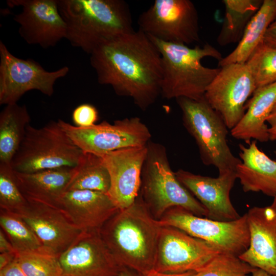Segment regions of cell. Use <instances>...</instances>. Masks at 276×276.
Instances as JSON below:
<instances>
[{
  "label": "cell",
  "instance_id": "obj_1",
  "mask_svg": "<svg viewBox=\"0 0 276 276\" xmlns=\"http://www.w3.org/2000/svg\"><path fill=\"white\" fill-rule=\"evenodd\" d=\"M90 55L98 82L110 85L120 96L130 98L141 110L148 108L160 95L161 55L142 31L104 43Z\"/></svg>",
  "mask_w": 276,
  "mask_h": 276
},
{
  "label": "cell",
  "instance_id": "obj_2",
  "mask_svg": "<svg viewBox=\"0 0 276 276\" xmlns=\"http://www.w3.org/2000/svg\"><path fill=\"white\" fill-rule=\"evenodd\" d=\"M162 227L139 194L131 205L118 210L100 234L121 267L145 276L154 270Z\"/></svg>",
  "mask_w": 276,
  "mask_h": 276
},
{
  "label": "cell",
  "instance_id": "obj_3",
  "mask_svg": "<svg viewBox=\"0 0 276 276\" xmlns=\"http://www.w3.org/2000/svg\"><path fill=\"white\" fill-rule=\"evenodd\" d=\"M71 44L90 53L98 46L132 32L130 9L123 0H57Z\"/></svg>",
  "mask_w": 276,
  "mask_h": 276
},
{
  "label": "cell",
  "instance_id": "obj_4",
  "mask_svg": "<svg viewBox=\"0 0 276 276\" xmlns=\"http://www.w3.org/2000/svg\"><path fill=\"white\" fill-rule=\"evenodd\" d=\"M162 58L163 78L160 95L167 99L185 97L200 100L220 68L204 66L201 60L210 57L220 61L221 54L209 43L191 48L188 45L165 42L148 36Z\"/></svg>",
  "mask_w": 276,
  "mask_h": 276
},
{
  "label": "cell",
  "instance_id": "obj_5",
  "mask_svg": "<svg viewBox=\"0 0 276 276\" xmlns=\"http://www.w3.org/2000/svg\"><path fill=\"white\" fill-rule=\"evenodd\" d=\"M139 194L157 220L174 207L182 208L195 215L207 218L205 208L177 178L171 168L167 150L159 143L150 141L147 144Z\"/></svg>",
  "mask_w": 276,
  "mask_h": 276
},
{
  "label": "cell",
  "instance_id": "obj_6",
  "mask_svg": "<svg viewBox=\"0 0 276 276\" xmlns=\"http://www.w3.org/2000/svg\"><path fill=\"white\" fill-rule=\"evenodd\" d=\"M182 112L183 124L197 145L203 164L213 166L219 173L235 171L241 162L232 152L227 143L228 128L221 116L204 97L193 100L176 99Z\"/></svg>",
  "mask_w": 276,
  "mask_h": 276
},
{
  "label": "cell",
  "instance_id": "obj_7",
  "mask_svg": "<svg viewBox=\"0 0 276 276\" xmlns=\"http://www.w3.org/2000/svg\"><path fill=\"white\" fill-rule=\"evenodd\" d=\"M83 151L57 121L36 128L29 124L11 166L14 171L31 173L63 167L74 168Z\"/></svg>",
  "mask_w": 276,
  "mask_h": 276
},
{
  "label": "cell",
  "instance_id": "obj_8",
  "mask_svg": "<svg viewBox=\"0 0 276 276\" xmlns=\"http://www.w3.org/2000/svg\"><path fill=\"white\" fill-rule=\"evenodd\" d=\"M162 226L178 228L202 240L220 253L239 256L250 243L247 214L229 221H221L195 215L187 210L174 207L158 220Z\"/></svg>",
  "mask_w": 276,
  "mask_h": 276
},
{
  "label": "cell",
  "instance_id": "obj_9",
  "mask_svg": "<svg viewBox=\"0 0 276 276\" xmlns=\"http://www.w3.org/2000/svg\"><path fill=\"white\" fill-rule=\"evenodd\" d=\"M58 122L83 152L100 156L121 149L146 146L151 137L149 128L137 117L117 120L113 124L103 121L86 128L61 119Z\"/></svg>",
  "mask_w": 276,
  "mask_h": 276
},
{
  "label": "cell",
  "instance_id": "obj_10",
  "mask_svg": "<svg viewBox=\"0 0 276 276\" xmlns=\"http://www.w3.org/2000/svg\"><path fill=\"white\" fill-rule=\"evenodd\" d=\"M137 23L140 30L163 41L188 45L200 40L198 12L189 0H155Z\"/></svg>",
  "mask_w": 276,
  "mask_h": 276
},
{
  "label": "cell",
  "instance_id": "obj_11",
  "mask_svg": "<svg viewBox=\"0 0 276 276\" xmlns=\"http://www.w3.org/2000/svg\"><path fill=\"white\" fill-rule=\"evenodd\" d=\"M68 72L66 66L55 71H47L32 59L15 56L0 41V104L17 103L26 93L31 90L51 97L56 81Z\"/></svg>",
  "mask_w": 276,
  "mask_h": 276
},
{
  "label": "cell",
  "instance_id": "obj_12",
  "mask_svg": "<svg viewBox=\"0 0 276 276\" xmlns=\"http://www.w3.org/2000/svg\"><path fill=\"white\" fill-rule=\"evenodd\" d=\"M256 89L246 63H232L220 67L208 86L204 98L231 130L243 118L248 99Z\"/></svg>",
  "mask_w": 276,
  "mask_h": 276
},
{
  "label": "cell",
  "instance_id": "obj_13",
  "mask_svg": "<svg viewBox=\"0 0 276 276\" xmlns=\"http://www.w3.org/2000/svg\"><path fill=\"white\" fill-rule=\"evenodd\" d=\"M219 253L202 240L176 227L162 226L154 270L170 273L197 271Z\"/></svg>",
  "mask_w": 276,
  "mask_h": 276
},
{
  "label": "cell",
  "instance_id": "obj_14",
  "mask_svg": "<svg viewBox=\"0 0 276 276\" xmlns=\"http://www.w3.org/2000/svg\"><path fill=\"white\" fill-rule=\"evenodd\" d=\"M7 4L11 8H21L13 19L19 24L18 32L27 43L47 49L66 38V25L57 0H8Z\"/></svg>",
  "mask_w": 276,
  "mask_h": 276
},
{
  "label": "cell",
  "instance_id": "obj_15",
  "mask_svg": "<svg viewBox=\"0 0 276 276\" xmlns=\"http://www.w3.org/2000/svg\"><path fill=\"white\" fill-rule=\"evenodd\" d=\"M62 276H118L116 261L100 231H82L59 256Z\"/></svg>",
  "mask_w": 276,
  "mask_h": 276
},
{
  "label": "cell",
  "instance_id": "obj_16",
  "mask_svg": "<svg viewBox=\"0 0 276 276\" xmlns=\"http://www.w3.org/2000/svg\"><path fill=\"white\" fill-rule=\"evenodd\" d=\"M147 145L121 149L102 156L110 178L108 195L118 209L131 205L138 197Z\"/></svg>",
  "mask_w": 276,
  "mask_h": 276
},
{
  "label": "cell",
  "instance_id": "obj_17",
  "mask_svg": "<svg viewBox=\"0 0 276 276\" xmlns=\"http://www.w3.org/2000/svg\"><path fill=\"white\" fill-rule=\"evenodd\" d=\"M179 182L201 203L210 219L229 221L239 218L230 199L237 179L235 171L219 173L217 177L196 174L179 169L175 172Z\"/></svg>",
  "mask_w": 276,
  "mask_h": 276
},
{
  "label": "cell",
  "instance_id": "obj_18",
  "mask_svg": "<svg viewBox=\"0 0 276 276\" xmlns=\"http://www.w3.org/2000/svg\"><path fill=\"white\" fill-rule=\"evenodd\" d=\"M246 214L250 243L239 257L276 276V196L270 205L254 206Z\"/></svg>",
  "mask_w": 276,
  "mask_h": 276
},
{
  "label": "cell",
  "instance_id": "obj_19",
  "mask_svg": "<svg viewBox=\"0 0 276 276\" xmlns=\"http://www.w3.org/2000/svg\"><path fill=\"white\" fill-rule=\"evenodd\" d=\"M18 215L31 227L43 246L60 255L82 232L59 208L33 201Z\"/></svg>",
  "mask_w": 276,
  "mask_h": 276
},
{
  "label": "cell",
  "instance_id": "obj_20",
  "mask_svg": "<svg viewBox=\"0 0 276 276\" xmlns=\"http://www.w3.org/2000/svg\"><path fill=\"white\" fill-rule=\"evenodd\" d=\"M59 207L81 231H100L119 210L107 194L84 190L65 192Z\"/></svg>",
  "mask_w": 276,
  "mask_h": 276
},
{
  "label": "cell",
  "instance_id": "obj_21",
  "mask_svg": "<svg viewBox=\"0 0 276 276\" xmlns=\"http://www.w3.org/2000/svg\"><path fill=\"white\" fill-rule=\"evenodd\" d=\"M247 146L239 144L241 162L235 173L244 192H262L274 197L276 196V160L271 159L252 140Z\"/></svg>",
  "mask_w": 276,
  "mask_h": 276
},
{
  "label": "cell",
  "instance_id": "obj_22",
  "mask_svg": "<svg viewBox=\"0 0 276 276\" xmlns=\"http://www.w3.org/2000/svg\"><path fill=\"white\" fill-rule=\"evenodd\" d=\"M276 103V82L257 88L245 104V112L231 130V135L247 144L251 140L269 141L267 118Z\"/></svg>",
  "mask_w": 276,
  "mask_h": 276
},
{
  "label": "cell",
  "instance_id": "obj_23",
  "mask_svg": "<svg viewBox=\"0 0 276 276\" xmlns=\"http://www.w3.org/2000/svg\"><path fill=\"white\" fill-rule=\"evenodd\" d=\"M73 170L63 167L31 173L13 171L17 184L28 200L60 208V199L67 190Z\"/></svg>",
  "mask_w": 276,
  "mask_h": 276
},
{
  "label": "cell",
  "instance_id": "obj_24",
  "mask_svg": "<svg viewBox=\"0 0 276 276\" xmlns=\"http://www.w3.org/2000/svg\"><path fill=\"white\" fill-rule=\"evenodd\" d=\"M276 18V0H263L247 25L236 48L219 61L220 67L232 63H245L258 45L263 41L269 25Z\"/></svg>",
  "mask_w": 276,
  "mask_h": 276
},
{
  "label": "cell",
  "instance_id": "obj_25",
  "mask_svg": "<svg viewBox=\"0 0 276 276\" xmlns=\"http://www.w3.org/2000/svg\"><path fill=\"white\" fill-rule=\"evenodd\" d=\"M30 116L25 105H6L0 113V164L11 165L23 140Z\"/></svg>",
  "mask_w": 276,
  "mask_h": 276
},
{
  "label": "cell",
  "instance_id": "obj_26",
  "mask_svg": "<svg viewBox=\"0 0 276 276\" xmlns=\"http://www.w3.org/2000/svg\"><path fill=\"white\" fill-rule=\"evenodd\" d=\"M263 0H223L224 17L217 38L218 43L224 46L239 42L244 32Z\"/></svg>",
  "mask_w": 276,
  "mask_h": 276
},
{
  "label": "cell",
  "instance_id": "obj_27",
  "mask_svg": "<svg viewBox=\"0 0 276 276\" xmlns=\"http://www.w3.org/2000/svg\"><path fill=\"white\" fill-rule=\"evenodd\" d=\"M110 186V175L102 157L83 152L78 164L74 168L66 191L84 190L107 194Z\"/></svg>",
  "mask_w": 276,
  "mask_h": 276
},
{
  "label": "cell",
  "instance_id": "obj_28",
  "mask_svg": "<svg viewBox=\"0 0 276 276\" xmlns=\"http://www.w3.org/2000/svg\"><path fill=\"white\" fill-rule=\"evenodd\" d=\"M59 256L43 246L16 252L15 259L26 276H62Z\"/></svg>",
  "mask_w": 276,
  "mask_h": 276
},
{
  "label": "cell",
  "instance_id": "obj_29",
  "mask_svg": "<svg viewBox=\"0 0 276 276\" xmlns=\"http://www.w3.org/2000/svg\"><path fill=\"white\" fill-rule=\"evenodd\" d=\"M0 225L16 252L43 246L33 229L17 214L1 210Z\"/></svg>",
  "mask_w": 276,
  "mask_h": 276
},
{
  "label": "cell",
  "instance_id": "obj_30",
  "mask_svg": "<svg viewBox=\"0 0 276 276\" xmlns=\"http://www.w3.org/2000/svg\"><path fill=\"white\" fill-rule=\"evenodd\" d=\"M257 88L276 82V48L263 41L246 62Z\"/></svg>",
  "mask_w": 276,
  "mask_h": 276
},
{
  "label": "cell",
  "instance_id": "obj_31",
  "mask_svg": "<svg viewBox=\"0 0 276 276\" xmlns=\"http://www.w3.org/2000/svg\"><path fill=\"white\" fill-rule=\"evenodd\" d=\"M28 204V200L17 184L11 165L0 164L1 210L19 214Z\"/></svg>",
  "mask_w": 276,
  "mask_h": 276
},
{
  "label": "cell",
  "instance_id": "obj_32",
  "mask_svg": "<svg viewBox=\"0 0 276 276\" xmlns=\"http://www.w3.org/2000/svg\"><path fill=\"white\" fill-rule=\"evenodd\" d=\"M256 267L241 260L238 256L219 253L194 276H245Z\"/></svg>",
  "mask_w": 276,
  "mask_h": 276
},
{
  "label": "cell",
  "instance_id": "obj_33",
  "mask_svg": "<svg viewBox=\"0 0 276 276\" xmlns=\"http://www.w3.org/2000/svg\"><path fill=\"white\" fill-rule=\"evenodd\" d=\"M99 118L97 109L93 105L83 103L76 107L72 113L74 125L81 128L91 127L96 124Z\"/></svg>",
  "mask_w": 276,
  "mask_h": 276
},
{
  "label": "cell",
  "instance_id": "obj_34",
  "mask_svg": "<svg viewBox=\"0 0 276 276\" xmlns=\"http://www.w3.org/2000/svg\"><path fill=\"white\" fill-rule=\"evenodd\" d=\"M0 276H26L16 259L8 265L0 270Z\"/></svg>",
  "mask_w": 276,
  "mask_h": 276
},
{
  "label": "cell",
  "instance_id": "obj_35",
  "mask_svg": "<svg viewBox=\"0 0 276 276\" xmlns=\"http://www.w3.org/2000/svg\"><path fill=\"white\" fill-rule=\"evenodd\" d=\"M263 41L268 45L276 48V18L268 28Z\"/></svg>",
  "mask_w": 276,
  "mask_h": 276
},
{
  "label": "cell",
  "instance_id": "obj_36",
  "mask_svg": "<svg viewBox=\"0 0 276 276\" xmlns=\"http://www.w3.org/2000/svg\"><path fill=\"white\" fill-rule=\"evenodd\" d=\"M266 122L269 125L268 132L270 141H276V103L267 119Z\"/></svg>",
  "mask_w": 276,
  "mask_h": 276
},
{
  "label": "cell",
  "instance_id": "obj_37",
  "mask_svg": "<svg viewBox=\"0 0 276 276\" xmlns=\"http://www.w3.org/2000/svg\"><path fill=\"white\" fill-rule=\"evenodd\" d=\"M0 252H16L1 228L0 230Z\"/></svg>",
  "mask_w": 276,
  "mask_h": 276
},
{
  "label": "cell",
  "instance_id": "obj_38",
  "mask_svg": "<svg viewBox=\"0 0 276 276\" xmlns=\"http://www.w3.org/2000/svg\"><path fill=\"white\" fill-rule=\"evenodd\" d=\"M16 254V252L0 254V270L8 265L15 259Z\"/></svg>",
  "mask_w": 276,
  "mask_h": 276
},
{
  "label": "cell",
  "instance_id": "obj_39",
  "mask_svg": "<svg viewBox=\"0 0 276 276\" xmlns=\"http://www.w3.org/2000/svg\"><path fill=\"white\" fill-rule=\"evenodd\" d=\"M195 273V271H190L181 273H163L153 270L145 276H194Z\"/></svg>",
  "mask_w": 276,
  "mask_h": 276
},
{
  "label": "cell",
  "instance_id": "obj_40",
  "mask_svg": "<svg viewBox=\"0 0 276 276\" xmlns=\"http://www.w3.org/2000/svg\"><path fill=\"white\" fill-rule=\"evenodd\" d=\"M118 276H145L136 271L124 267L120 272Z\"/></svg>",
  "mask_w": 276,
  "mask_h": 276
},
{
  "label": "cell",
  "instance_id": "obj_41",
  "mask_svg": "<svg viewBox=\"0 0 276 276\" xmlns=\"http://www.w3.org/2000/svg\"><path fill=\"white\" fill-rule=\"evenodd\" d=\"M250 274H246L245 276H274L267 271L258 268H255Z\"/></svg>",
  "mask_w": 276,
  "mask_h": 276
},
{
  "label": "cell",
  "instance_id": "obj_42",
  "mask_svg": "<svg viewBox=\"0 0 276 276\" xmlns=\"http://www.w3.org/2000/svg\"><path fill=\"white\" fill-rule=\"evenodd\" d=\"M274 152L275 154L276 155V150L274 151Z\"/></svg>",
  "mask_w": 276,
  "mask_h": 276
}]
</instances>
